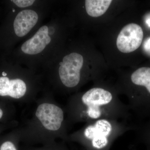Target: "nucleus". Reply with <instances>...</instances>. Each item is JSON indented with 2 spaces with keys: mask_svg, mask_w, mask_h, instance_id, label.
Listing matches in <instances>:
<instances>
[{
  "mask_svg": "<svg viewBox=\"0 0 150 150\" xmlns=\"http://www.w3.org/2000/svg\"><path fill=\"white\" fill-rule=\"evenodd\" d=\"M78 103V116L88 123L102 118L126 121L130 115L127 105L103 88L89 90L82 95Z\"/></svg>",
  "mask_w": 150,
  "mask_h": 150,
  "instance_id": "f257e3e1",
  "label": "nucleus"
},
{
  "mask_svg": "<svg viewBox=\"0 0 150 150\" xmlns=\"http://www.w3.org/2000/svg\"><path fill=\"white\" fill-rule=\"evenodd\" d=\"M133 129L126 121L102 118L88 123L78 139L86 150H110L115 140Z\"/></svg>",
  "mask_w": 150,
  "mask_h": 150,
  "instance_id": "f03ea898",
  "label": "nucleus"
},
{
  "mask_svg": "<svg viewBox=\"0 0 150 150\" xmlns=\"http://www.w3.org/2000/svg\"><path fill=\"white\" fill-rule=\"evenodd\" d=\"M83 58L81 54L73 52L66 55L60 63L59 74L62 83L68 88L79 85L81 80V70Z\"/></svg>",
  "mask_w": 150,
  "mask_h": 150,
  "instance_id": "7ed1b4c3",
  "label": "nucleus"
},
{
  "mask_svg": "<svg viewBox=\"0 0 150 150\" xmlns=\"http://www.w3.org/2000/svg\"><path fill=\"white\" fill-rule=\"evenodd\" d=\"M143 37L144 32L139 25L134 23L127 25L118 34L116 40L117 48L122 53H131L140 47Z\"/></svg>",
  "mask_w": 150,
  "mask_h": 150,
  "instance_id": "20e7f679",
  "label": "nucleus"
},
{
  "mask_svg": "<svg viewBox=\"0 0 150 150\" xmlns=\"http://www.w3.org/2000/svg\"><path fill=\"white\" fill-rule=\"evenodd\" d=\"M38 19L37 13L33 10L24 9L20 11L14 18L11 23V25H8L11 26L8 28H11L6 29L4 37H6L10 33L17 37H24L36 25Z\"/></svg>",
  "mask_w": 150,
  "mask_h": 150,
  "instance_id": "39448f33",
  "label": "nucleus"
},
{
  "mask_svg": "<svg viewBox=\"0 0 150 150\" xmlns=\"http://www.w3.org/2000/svg\"><path fill=\"white\" fill-rule=\"evenodd\" d=\"M35 115L43 127L49 131H58L64 121L63 110L56 105L51 103L40 104L37 108Z\"/></svg>",
  "mask_w": 150,
  "mask_h": 150,
  "instance_id": "423d86ee",
  "label": "nucleus"
},
{
  "mask_svg": "<svg viewBox=\"0 0 150 150\" xmlns=\"http://www.w3.org/2000/svg\"><path fill=\"white\" fill-rule=\"evenodd\" d=\"M49 33V27L43 25L32 37L22 44L21 50L26 55L34 56L40 54L51 43L52 38Z\"/></svg>",
  "mask_w": 150,
  "mask_h": 150,
  "instance_id": "0eeeda50",
  "label": "nucleus"
},
{
  "mask_svg": "<svg viewBox=\"0 0 150 150\" xmlns=\"http://www.w3.org/2000/svg\"><path fill=\"white\" fill-rule=\"evenodd\" d=\"M1 74L0 76V96H9L16 99L24 96L27 91L24 81L19 79H10L4 71Z\"/></svg>",
  "mask_w": 150,
  "mask_h": 150,
  "instance_id": "6e6552de",
  "label": "nucleus"
},
{
  "mask_svg": "<svg viewBox=\"0 0 150 150\" xmlns=\"http://www.w3.org/2000/svg\"><path fill=\"white\" fill-rule=\"evenodd\" d=\"M130 79L134 85L142 87L146 89L150 107V68H139L131 74Z\"/></svg>",
  "mask_w": 150,
  "mask_h": 150,
  "instance_id": "1a4fd4ad",
  "label": "nucleus"
},
{
  "mask_svg": "<svg viewBox=\"0 0 150 150\" xmlns=\"http://www.w3.org/2000/svg\"><path fill=\"white\" fill-rule=\"evenodd\" d=\"M111 0H86L87 13L93 17H98L105 13L112 3Z\"/></svg>",
  "mask_w": 150,
  "mask_h": 150,
  "instance_id": "9d476101",
  "label": "nucleus"
},
{
  "mask_svg": "<svg viewBox=\"0 0 150 150\" xmlns=\"http://www.w3.org/2000/svg\"><path fill=\"white\" fill-rule=\"evenodd\" d=\"M138 133L140 139L144 144L147 150H150V121L139 128Z\"/></svg>",
  "mask_w": 150,
  "mask_h": 150,
  "instance_id": "9b49d317",
  "label": "nucleus"
},
{
  "mask_svg": "<svg viewBox=\"0 0 150 150\" xmlns=\"http://www.w3.org/2000/svg\"><path fill=\"white\" fill-rule=\"evenodd\" d=\"M12 3L20 8L28 7L33 5L35 1L34 0H13Z\"/></svg>",
  "mask_w": 150,
  "mask_h": 150,
  "instance_id": "f8f14e48",
  "label": "nucleus"
},
{
  "mask_svg": "<svg viewBox=\"0 0 150 150\" xmlns=\"http://www.w3.org/2000/svg\"><path fill=\"white\" fill-rule=\"evenodd\" d=\"M0 150H17V149L12 142L6 141L1 145Z\"/></svg>",
  "mask_w": 150,
  "mask_h": 150,
  "instance_id": "ddd939ff",
  "label": "nucleus"
},
{
  "mask_svg": "<svg viewBox=\"0 0 150 150\" xmlns=\"http://www.w3.org/2000/svg\"><path fill=\"white\" fill-rule=\"evenodd\" d=\"M144 47L145 51L150 55V38L145 40Z\"/></svg>",
  "mask_w": 150,
  "mask_h": 150,
  "instance_id": "4468645a",
  "label": "nucleus"
},
{
  "mask_svg": "<svg viewBox=\"0 0 150 150\" xmlns=\"http://www.w3.org/2000/svg\"><path fill=\"white\" fill-rule=\"evenodd\" d=\"M146 23L150 27V18H148L146 20Z\"/></svg>",
  "mask_w": 150,
  "mask_h": 150,
  "instance_id": "2eb2a0df",
  "label": "nucleus"
},
{
  "mask_svg": "<svg viewBox=\"0 0 150 150\" xmlns=\"http://www.w3.org/2000/svg\"><path fill=\"white\" fill-rule=\"evenodd\" d=\"M3 115V112L2 110L0 108V119L2 117Z\"/></svg>",
  "mask_w": 150,
  "mask_h": 150,
  "instance_id": "dca6fc26",
  "label": "nucleus"
},
{
  "mask_svg": "<svg viewBox=\"0 0 150 150\" xmlns=\"http://www.w3.org/2000/svg\"><path fill=\"white\" fill-rule=\"evenodd\" d=\"M134 150V149H133V150Z\"/></svg>",
  "mask_w": 150,
  "mask_h": 150,
  "instance_id": "f3484780",
  "label": "nucleus"
}]
</instances>
